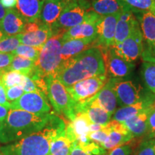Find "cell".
Instances as JSON below:
<instances>
[{
  "instance_id": "60d3db41",
  "label": "cell",
  "mask_w": 155,
  "mask_h": 155,
  "mask_svg": "<svg viewBox=\"0 0 155 155\" xmlns=\"http://www.w3.org/2000/svg\"><path fill=\"white\" fill-rule=\"evenodd\" d=\"M131 146L129 142L111 150L108 155H131Z\"/></svg>"
},
{
  "instance_id": "7c38bea8",
  "label": "cell",
  "mask_w": 155,
  "mask_h": 155,
  "mask_svg": "<svg viewBox=\"0 0 155 155\" xmlns=\"http://www.w3.org/2000/svg\"><path fill=\"white\" fill-rule=\"evenodd\" d=\"M114 88L118 104L121 106L133 105L147 98L141 95V88L136 86L132 81H120L119 78H116Z\"/></svg>"
},
{
  "instance_id": "f35d334b",
  "label": "cell",
  "mask_w": 155,
  "mask_h": 155,
  "mask_svg": "<svg viewBox=\"0 0 155 155\" xmlns=\"http://www.w3.org/2000/svg\"><path fill=\"white\" fill-rule=\"evenodd\" d=\"M149 138H155V102L151 107L147 119Z\"/></svg>"
},
{
  "instance_id": "f6af8a7d",
  "label": "cell",
  "mask_w": 155,
  "mask_h": 155,
  "mask_svg": "<svg viewBox=\"0 0 155 155\" xmlns=\"http://www.w3.org/2000/svg\"><path fill=\"white\" fill-rule=\"evenodd\" d=\"M18 0H0V3L5 8L11 9L16 7Z\"/></svg>"
},
{
  "instance_id": "603a6c76",
  "label": "cell",
  "mask_w": 155,
  "mask_h": 155,
  "mask_svg": "<svg viewBox=\"0 0 155 155\" xmlns=\"http://www.w3.org/2000/svg\"><path fill=\"white\" fill-rule=\"evenodd\" d=\"M71 0H44L40 18L42 24L51 27L59 18Z\"/></svg>"
},
{
  "instance_id": "816d5d0a",
  "label": "cell",
  "mask_w": 155,
  "mask_h": 155,
  "mask_svg": "<svg viewBox=\"0 0 155 155\" xmlns=\"http://www.w3.org/2000/svg\"><path fill=\"white\" fill-rule=\"evenodd\" d=\"M154 151H155V138L154 139Z\"/></svg>"
},
{
  "instance_id": "f907efd6",
  "label": "cell",
  "mask_w": 155,
  "mask_h": 155,
  "mask_svg": "<svg viewBox=\"0 0 155 155\" xmlns=\"http://www.w3.org/2000/svg\"><path fill=\"white\" fill-rule=\"evenodd\" d=\"M4 73V70H0V81H1V78H2V75Z\"/></svg>"
},
{
  "instance_id": "b9f144b4",
  "label": "cell",
  "mask_w": 155,
  "mask_h": 155,
  "mask_svg": "<svg viewBox=\"0 0 155 155\" xmlns=\"http://www.w3.org/2000/svg\"><path fill=\"white\" fill-rule=\"evenodd\" d=\"M15 55L13 53H0V70H5L10 65Z\"/></svg>"
},
{
  "instance_id": "ee69618b",
  "label": "cell",
  "mask_w": 155,
  "mask_h": 155,
  "mask_svg": "<svg viewBox=\"0 0 155 155\" xmlns=\"http://www.w3.org/2000/svg\"><path fill=\"white\" fill-rule=\"evenodd\" d=\"M42 24V22H38V20L36 21V22L26 23L24 27V30H23L22 32H32L37 31L40 29Z\"/></svg>"
},
{
  "instance_id": "e0dca14e",
  "label": "cell",
  "mask_w": 155,
  "mask_h": 155,
  "mask_svg": "<svg viewBox=\"0 0 155 155\" xmlns=\"http://www.w3.org/2000/svg\"><path fill=\"white\" fill-rule=\"evenodd\" d=\"M111 131L101 147L105 150L111 151L116 147L127 144L134 139L132 134L123 123L111 120L109 122Z\"/></svg>"
},
{
  "instance_id": "44dd1931",
  "label": "cell",
  "mask_w": 155,
  "mask_h": 155,
  "mask_svg": "<svg viewBox=\"0 0 155 155\" xmlns=\"http://www.w3.org/2000/svg\"><path fill=\"white\" fill-rule=\"evenodd\" d=\"M137 13V18L139 19L141 30L145 41L144 48L155 47V12L145 11Z\"/></svg>"
},
{
  "instance_id": "ac0fdd59",
  "label": "cell",
  "mask_w": 155,
  "mask_h": 155,
  "mask_svg": "<svg viewBox=\"0 0 155 155\" xmlns=\"http://www.w3.org/2000/svg\"><path fill=\"white\" fill-rule=\"evenodd\" d=\"M94 47H98L97 38L70 39L65 40L62 43L61 48V58L63 62Z\"/></svg>"
},
{
  "instance_id": "ab89813d",
  "label": "cell",
  "mask_w": 155,
  "mask_h": 155,
  "mask_svg": "<svg viewBox=\"0 0 155 155\" xmlns=\"http://www.w3.org/2000/svg\"><path fill=\"white\" fill-rule=\"evenodd\" d=\"M20 86H22V88H23V90H24V91L25 93L42 92L38 88V86H36V84L35 83L34 81L32 80V78H31L30 77L28 76V75H24L23 80L22 81V83H21Z\"/></svg>"
},
{
  "instance_id": "836d02e7",
  "label": "cell",
  "mask_w": 155,
  "mask_h": 155,
  "mask_svg": "<svg viewBox=\"0 0 155 155\" xmlns=\"http://www.w3.org/2000/svg\"><path fill=\"white\" fill-rule=\"evenodd\" d=\"M24 75L18 71H5L2 75L0 82L3 84L5 88L21 85Z\"/></svg>"
},
{
  "instance_id": "3957f363",
  "label": "cell",
  "mask_w": 155,
  "mask_h": 155,
  "mask_svg": "<svg viewBox=\"0 0 155 155\" xmlns=\"http://www.w3.org/2000/svg\"><path fill=\"white\" fill-rule=\"evenodd\" d=\"M54 112L32 114L10 109L6 119L0 123V142L8 144L40 131L48 124Z\"/></svg>"
},
{
  "instance_id": "277c9868",
  "label": "cell",
  "mask_w": 155,
  "mask_h": 155,
  "mask_svg": "<svg viewBox=\"0 0 155 155\" xmlns=\"http://www.w3.org/2000/svg\"><path fill=\"white\" fill-rule=\"evenodd\" d=\"M63 35V33L54 35L42 47L35 68V71L42 76L55 77L63 63L61 58Z\"/></svg>"
},
{
  "instance_id": "ffe728a7",
  "label": "cell",
  "mask_w": 155,
  "mask_h": 155,
  "mask_svg": "<svg viewBox=\"0 0 155 155\" xmlns=\"http://www.w3.org/2000/svg\"><path fill=\"white\" fill-rule=\"evenodd\" d=\"M25 25V19L15 9H7L2 19L0 20V29L7 36L18 35L22 33Z\"/></svg>"
},
{
  "instance_id": "d6986e66",
  "label": "cell",
  "mask_w": 155,
  "mask_h": 155,
  "mask_svg": "<svg viewBox=\"0 0 155 155\" xmlns=\"http://www.w3.org/2000/svg\"><path fill=\"white\" fill-rule=\"evenodd\" d=\"M81 112L85 113L88 116L91 123L102 125L108 124L112 116L100 106L91 101L90 99L77 103L76 113Z\"/></svg>"
},
{
  "instance_id": "7dc6e473",
  "label": "cell",
  "mask_w": 155,
  "mask_h": 155,
  "mask_svg": "<svg viewBox=\"0 0 155 155\" xmlns=\"http://www.w3.org/2000/svg\"><path fill=\"white\" fill-rule=\"evenodd\" d=\"M104 125L98 124H90V133L97 131L101 129Z\"/></svg>"
},
{
  "instance_id": "4fadbf2b",
  "label": "cell",
  "mask_w": 155,
  "mask_h": 155,
  "mask_svg": "<svg viewBox=\"0 0 155 155\" xmlns=\"http://www.w3.org/2000/svg\"><path fill=\"white\" fill-rule=\"evenodd\" d=\"M91 121L85 113H78L72 121H70L65 127V135L71 142H86L90 139L88 136L90 133Z\"/></svg>"
},
{
  "instance_id": "4dcf8cb0",
  "label": "cell",
  "mask_w": 155,
  "mask_h": 155,
  "mask_svg": "<svg viewBox=\"0 0 155 155\" xmlns=\"http://www.w3.org/2000/svg\"><path fill=\"white\" fill-rule=\"evenodd\" d=\"M141 73L145 86L155 95V63L144 62Z\"/></svg>"
},
{
  "instance_id": "e575fe53",
  "label": "cell",
  "mask_w": 155,
  "mask_h": 155,
  "mask_svg": "<svg viewBox=\"0 0 155 155\" xmlns=\"http://www.w3.org/2000/svg\"><path fill=\"white\" fill-rule=\"evenodd\" d=\"M20 44L18 35H5L0 40V53H13Z\"/></svg>"
},
{
  "instance_id": "30bf717a",
  "label": "cell",
  "mask_w": 155,
  "mask_h": 155,
  "mask_svg": "<svg viewBox=\"0 0 155 155\" xmlns=\"http://www.w3.org/2000/svg\"><path fill=\"white\" fill-rule=\"evenodd\" d=\"M121 14V13H120ZM120 14L101 16L96 23L98 48L108 49L114 45L116 25Z\"/></svg>"
},
{
  "instance_id": "8fae6325",
  "label": "cell",
  "mask_w": 155,
  "mask_h": 155,
  "mask_svg": "<svg viewBox=\"0 0 155 155\" xmlns=\"http://www.w3.org/2000/svg\"><path fill=\"white\" fill-rule=\"evenodd\" d=\"M101 50L105 62L106 73L110 78H120L128 76L134 68V64L118 56L112 48Z\"/></svg>"
},
{
  "instance_id": "8992f818",
  "label": "cell",
  "mask_w": 155,
  "mask_h": 155,
  "mask_svg": "<svg viewBox=\"0 0 155 155\" xmlns=\"http://www.w3.org/2000/svg\"><path fill=\"white\" fill-rule=\"evenodd\" d=\"M91 5L87 0H71L60 15L57 21L51 26L53 35L64 33L70 28H73L86 20Z\"/></svg>"
},
{
  "instance_id": "2e32d148",
  "label": "cell",
  "mask_w": 155,
  "mask_h": 155,
  "mask_svg": "<svg viewBox=\"0 0 155 155\" xmlns=\"http://www.w3.org/2000/svg\"><path fill=\"white\" fill-rule=\"evenodd\" d=\"M114 78H111L108 80L104 87L97 94L89 99L91 101L96 104L103 109L107 111L110 115H113L117 107L118 101L114 88Z\"/></svg>"
},
{
  "instance_id": "7402d4cb",
  "label": "cell",
  "mask_w": 155,
  "mask_h": 155,
  "mask_svg": "<svg viewBox=\"0 0 155 155\" xmlns=\"http://www.w3.org/2000/svg\"><path fill=\"white\" fill-rule=\"evenodd\" d=\"M53 36L51 27L42 24L39 30L32 32H22L18 35L20 43L35 48H42L45 42Z\"/></svg>"
},
{
  "instance_id": "f5cc1de1",
  "label": "cell",
  "mask_w": 155,
  "mask_h": 155,
  "mask_svg": "<svg viewBox=\"0 0 155 155\" xmlns=\"http://www.w3.org/2000/svg\"><path fill=\"white\" fill-rule=\"evenodd\" d=\"M0 155H2V154H1V152H0Z\"/></svg>"
},
{
  "instance_id": "d590c367",
  "label": "cell",
  "mask_w": 155,
  "mask_h": 155,
  "mask_svg": "<svg viewBox=\"0 0 155 155\" xmlns=\"http://www.w3.org/2000/svg\"><path fill=\"white\" fill-rule=\"evenodd\" d=\"M154 139L149 138L144 141H139L136 144L135 148H131L134 151L133 155H155Z\"/></svg>"
},
{
  "instance_id": "f546056e",
  "label": "cell",
  "mask_w": 155,
  "mask_h": 155,
  "mask_svg": "<svg viewBox=\"0 0 155 155\" xmlns=\"http://www.w3.org/2000/svg\"><path fill=\"white\" fill-rule=\"evenodd\" d=\"M72 146L73 143L65 135V131L52 142L49 155H71Z\"/></svg>"
},
{
  "instance_id": "d6a6232c",
  "label": "cell",
  "mask_w": 155,
  "mask_h": 155,
  "mask_svg": "<svg viewBox=\"0 0 155 155\" xmlns=\"http://www.w3.org/2000/svg\"><path fill=\"white\" fill-rule=\"evenodd\" d=\"M42 48H35L32 46L26 45H19L18 48L13 52L14 55H18L21 57L28 58L34 62L38 61L39 55Z\"/></svg>"
},
{
  "instance_id": "9a60e30c",
  "label": "cell",
  "mask_w": 155,
  "mask_h": 155,
  "mask_svg": "<svg viewBox=\"0 0 155 155\" xmlns=\"http://www.w3.org/2000/svg\"><path fill=\"white\" fill-rule=\"evenodd\" d=\"M138 27H139V22L136 18L134 13L125 5L124 8L118 19L114 45L123 42L129 38Z\"/></svg>"
},
{
  "instance_id": "ba28073f",
  "label": "cell",
  "mask_w": 155,
  "mask_h": 155,
  "mask_svg": "<svg viewBox=\"0 0 155 155\" xmlns=\"http://www.w3.org/2000/svg\"><path fill=\"white\" fill-rule=\"evenodd\" d=\"M47 96L42 92L25 93L20 98L11 102V109L22 110L32 114H48L51 106Z\"/></svg>"
},
{
  "instance_id": "f1b7e54d",
  "label": "cell",
  "mask_w": 155,
  "mask_h": 155,
  "mask_svg": "<svg viewBox=\"0 0 155 155\" xmlns=\"http://www.w3.org/2000/svg\"><path fill=\"white\" fill-rule=\"evenodd\" d=\"M35 68V62L28 58L15 55L13 61L5 71H18L23 75H30L32 74Z\"/></svg>"
},
{
  "instance_id": "4316f807",
  "label": "cell",
  "mask_w": 155,
  "mask_h": 155,
  "mask_svg": "<svg viewBox=\"0 0 155 155\" xmlns=\"http://www.w3.org/2000/svg\"><path fill=\"white\" fill-rule=\"evenodd\" d=\"M91 9L100 16L120 14L125 5L121 0H94Z\"/></svg>"
},
{
  "instance_id": "c3c4849f",
  "label": "cell",
  "mask_w": 155,
  "mask_h": 155,
  "mask_svg": "<svg viewBox=\"0 0 155 155\" xmlns=\"http://www.w3.org/2000/svg\"><path fill=\"white\" fill-rule=\"evenodd\" d=\"M6 12H7V10L5 9V7H3L2 5L0 3V20L3 19V17H5L6 15Z\"/></svg>"
},
{
  "instance_id": "681fc988",
  "label": "cell",
  "mask_w": 155,
  "mask_h": 155,
  "mask_svg": "<svg viewBox=\"0 0 155 155\" xmlns=\"http://www.w3.org/2000/svg\"><path fill=\"white\" fill-rule=\"evenodd\" d=\"M5 35L3 33V32H2V31L1 29H0V40H1L3 38V37L5 36Z\"/></svg>"
},
{
  "instance_id": "5bb4252c",
  "label": "cell",
  "mask_w": 155,
  "mask_h": 155,
  "mask_svg": "<svg viewBox=\"0 0 155 155\" xmlns=\"http://www.w3.org/2000/svg\"><path fill=\"white\" fill-rule=\"evenodd\" d=\"M101 16L94 11H90L84 22L70 28L63 35V41L70 39H83L97 38L96 23Z\"/></svg>"
},
{
  "instance_id": "cb8c5ba5",
  "label": "cell",
  "mask_w": 155,
  "mask_h": 155,
  "mask_svg": "<svg viewBox=\"0 0 155 155\" xmlns=\"http://www.w3.org/2000/svg\"><path fill=\"white\" fill-rule=\"evenodd\" d=\"M154 102L155 100L154 101L152 98H147L133 105L121 106V108L116 109L112 115V120L124 123L130 118L152 107L154 105Z\"/></svg>"
},
{
  "instance_id": "6da1fadb",
  "label": "cell",
  "mask_w": 155,
  "mask_h": 155,
  "mask_svg": "<svg viewBox=\"0 0 155 155\" xmlns=\"http://www.w3.org/2000/svg\"><path fill=\"white\" fill-rule=\"evenodd\" d=\"M66 124L54 113L40 131L0 147L2 155H49L52 142L65 131Z\"/></svg>"
},
{
  "instance_id": "bcb514c9",
  "label": "cell",
  "mask_w": 155,
  "mask_h": 155,
  "mask_svg": "<svg viewBox=\"0 0 155 155\" xmlns=\"http://www.w3.org/2000/svg\"><path fill=\"white\" fill-rule=\"evenodd\" d=\"M9 110H10L9 108L0 105V123H2L6 119Z\"/></svg>"
},
{
  "instance_id": "74e56055",
  "label": "cell",
  "mask_w": 155,
  "mask_h": 155,
  "mask_svg": "<svg viewBox=\"0 0 155 155\" xmlns=\"http://www.w3.org/2000/svg\"><path fill=\"white\" fill-rule=\"evenodd\" d=\"M6 94L8 101H15L20 98L25 94L24 90L20 85L10 87V88H6Z\"/></svg>"
},
{
  "instance_id": "484cf974",
  "label": "cell",
  "mask_w": 155,
  "mask_h": 155,
  "mask_svg": "<svg viewBox=\"0 0 155 155\" xmlns=\"http://www.w3.org/2000/svg\"><path fill=\"white\" fill-rule=\"evenodd\" d=\"M150 108L151 107L144 110L123 123L129 132L132 134L134 138H141L148 132L147 119Z\"/></svg>"
},
{
  "instance_id": "1f68e13d",
  "label": "cell",
  "mask_w": 155,
  "mask_h": 155,
  "mask_svg": "<svg viewBox=\"0 0 155 155\" xmlns=\"http://www.w3.org/2000/svg\"><path fill=\"white\" fill-rule=\"evenodd\" d=\"M134 13L145 11L155 12V0H121Z\"/></svg>"
},
{
  "instance_id": "7a4b0ae2",
  "label": "cell",
  "mask_w": 155,
  "mask_h": 155,
  "mask_svg": "<svg viewBox=\"0 0 155 155\" xmlns=\"http://www.w3.org/2000/svg\"><path fill=\"white\" fill-rule=\"evenodd\" d=\"M101 75H107L105 62L100 48L94 47L63 61L55 77L65 87H70Z\"/></svg>"
},
{
  "instance_id": "d4e9b609",
  "label": "cell",
  "mask_w": 155,
  "mask_h": 155,
  "mask_svg": "<svg viewBox=\"0 0 155 155\" xmlns=\"http://www.w3.org/2000/svg\"><path fill=\"white\" fill-rule=\"evenodd\" d=\"M43 3L44 0H18L16 7L25 21L32 22L39 19Z\"/></svg>"
},
{
  "instance_id": "7bdbcfd3",
  "label": "cell",
  "mask_w": 155,
  "mask_h": 155,
  "mask_svg": "<svg viewBox=\"0 0 155 155\" xmlns=\"http://www.w3.org/2000/svg\"><path fill=\"white\" fill-rule=\"evenodd\" d=\"M0 105L11 109V103L7 100L6 88L1 82H0Z\"/></svg>"
},
{
  "instance_id": "8d00e7d4",
  "label": "cell",
  "mask_w": 155,
  "mask_h": 155,
  "mask_svg": "<svg viewBox=\"0 0 155 155\" xmlns=\"http://www.w3.org/2000/svg\"><path fill=\"white\" fill-rule=\"evenodd\" d=\"M110 131H111V127H110L109 123H108L104 125L100 130L89 133L88 138L91 141H94V142L101 146L103 143L105 141L106 139L107 138Z\"/></svg>"
},
{
  "instance_id": "52a82bcc",
  "label": "cell",
  "mask_w": 155,
  "mask_h": 155,
  "mask_svg": "<svg viewBox=\"0 0 155 155\" xmlns=\"http://www.w3.org/2000/svg\"><path fill=\"white\" fill-rule=\"evenodd\" d=\"M108 80V75H97L78 81L66 88L75 102H83L95 96Z\"/></svg>"
},
{
  "instance_id": "5b68a950",
  "label": "cell",
  "mask_w": 155,
  "mask_h": 155,
  "mask_svg": "<svg viewBox=\"0 0 155 155\" xmlns=\"http://www.w3.org/2000/svg\"><path fill=\"white\" fill-rule=\"evenodd\" d=\"M48 98L51 105L59 114L72 121L76 116V104L68 91L66 87L54 76L46 78Z\"/></svg>"
},
{
  "instance_id": "9c48e42d",
  "label": "cell",
  "mask_w": 155,
  "mask_h": 155,
  "mask_svg": "<svg viewBox=\"0 0 155 155\" xmlns=\"http://www.w3.org/2000/svg\"><path fill=\"white\" fill-rule=\"evenodd\" d=\"M115 53L122 59L132 63L140 57L144 48V37L138 27L129 38L113 47Z\"/></svg>"
},
{
  "instance_id": "83f0119b",
  "label": "cell",
  "mask_w": 155,
  "mask_h": 155,
  "mask_svg": "<svg viewBox=\"0 0 155 155\" xmlns=\"http://www.w3.org/2000/svg\"><path fill=\"white\" fill-rule=\"evenodd\" d=\"M71 155H106V150L101 145L89 140L86 142H74Z\"/></svg>"
}]
</instances>
